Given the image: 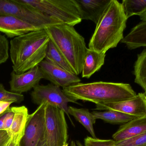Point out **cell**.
Masks as SVG:
<instances>
[{
	"instance_id": "cell-1",
	"label": "cell",
	"mask_w": 146,
	"mask_h": 146,
	"mask_svg": "<svg viewBox=\"0 0 146 146\" xmlns=\"http://www.w3.org/2000/svg\"><path fill=\"white\" fill-rule=\"evenodd\" d=\"M50 41L45 29L31 32L11 39L9 51L13 71L21 74L38 66L45 59Z\"/></svg>"
},
{
	"instance_id": "cell-2",
	"label": "cell",
	"mask_w": 146,
	"mask_h": 146,
	"mask_svg": "<svg viewBox=\"0 0 146 146\" xmlns=\"http://www.w3.org/2000/svg\"><path fill=\"white\" fill-rule=\"evenodd\" d=\"M127 19L121 3L117 0H111L96 24L88 49L106 53L110 49L116 47L124 37Z\"/></svg>"
},
{
	"instance_id": "cell-3",
	"label": "cell",
	"mask_w": 146,
	"mask_h": 146,
	"mask_svg": "<svg viewBox=\"0 0 146 146\" xmlns=\"http://www.w3.org/2000/svg\"><path fill=\"white\" fill-rule=\"evenodd\" d=\"M69 98L92 102L95 104L129 100L137 96L129 84L114 82L79 83L62 90Z\"/></svg>"
},
{
	"instance_id": "cell-4",
	"label": "cell",
	"mask_w": 146,
	"mask_h": 146,
	"mask_svg": "<svg viewBox=\"0 0 146 146\" xmlns=\"http://www.w3.org/2000/svg\"><path fill=\"white\" fill-rule=\"evenodd\" d=\"M44 29L74 73L77 75L81 73L88 49L84 38L74 27L66 24L54 25Z\"/></svg>"
},
{
	"instance_id": "cell-5",
	"label": "cell",
	"mask_w": 146,
	"mask_h": 146,
	"mask_svg": "<svg viewBox=\"0 0 146 146\" xmlns=\"http://www.w3.org/2000/svg\"><path fill=\"white\" fill-rule=\"evenodd\" d=\"M63 24L74 26L81 22L75 0H20Z\"/></svg>"
},
{
	"instance_id": "cell-6",
	"label": "cell",
	"mask_w": 146,
	"mask_h": 146,
	"mask_svg": "<svg viewBox=\"0 0 146 146\" xmlns=\"http://www.w3.org/2000/svg\"><path fill=\"white\" fill-rule=\"evenodd\" d=\"M0 13L14 16L40 29L63 24L20 0H0Z\"/></svg>"
},
{
	"instance_id": "cell-7",
	"label": "cell",
	"mask_w": 146,
	"mask_h": 146,
	"mask_svg": "<svg viewBox=\"0 0 146 146\" xmlns=\"http://www.w3.org/2000/svg\"><path fill=\"white\" fill-rule=\"evenodd\" d=\"M46 139L47 146H62L68 139L65 113L60 109L46 103Z\"/></svg>"
},
{
	"instance_id": "cell-8",
	"label": "cell",
	"mask_w": 146,
	"mask_h": 146,
	"mask_svg": "<svg viewBox=\"0 0 146 146\" xmlns=\"http://www.w3.org/2000/svg\"><path fill=\"white\" fill-rule=\"evenodd\" d=\"M31 96L33 103L40 105L43 103L56 107L63 111L66 114L73 124L68 114V104L69 103L80 104L68 97L60 88L52 84L36 86L33 88Z\"/></svg>"
},
{
	"instance_id": "cell-9",
	"label": "cell",
	"mask_w": 146,
	"mask_h": 146,
	"mask_svg": "<svg viewBox=\"0 0 146 146\" xmlns=\"http://www.w3.org/2000/svg\"><path fill=\"white\" fill-rule=\"evenodd\" d=\"M45 108L46 103H43L33 113L28 115L19 146H37L46 139Z\"/></svg>"
},
{
	"instance_id": "cell-10",
	"label": "cell",
	"mask_w": 146,
	"mask_h": 146,
	"mask_svg": "<svg viewBox=\"0 0 146 146\" xmlns=\"http://www.w3.org/2000/svg\"><path fill=\"white\" fill-rule=\"evenodd\" d=\"M38 66L43 79L59 87L64 89L80 83V79L75 74L47 61L45 59Z\"/></svg>"
},
{
	"instance_id": "cell-11",
	"label": "cell",
	"mask_w": 146,
	"mask_h": 146,
	"mask_svg": "<svg viewBox=\"0 0 146 146\" xmlns=\"http://www.w3.org/2000/svg\"><path fill=\"white\" fill-rule=\"evenodd\" d=\"M42 79L43 77L39 66L21 74H17L13 71L9 81L10 91L19 94L26 92L38 85Z\"/></svg>"
},
{
	"instance_id": "cell-12",
	"label": "cell",
	"mask_w": 146,
	"mask_h": 146,
	"mask_svg": "<svg viewBox=\"0 0 146 146\" xmlns=\"http://www.w3.org/2000/svg\"><path fill=\"white\" fill-rule=\"evenodd\" d=\"M96 105L95 110L97 111H115L137 117L145 115V104L140 93L132 99L97 104Z\"/></svg>"
},
{
	"instance_id": "cell-13",
	"label": "cell",
	"mask_w": 146,
	"mask_h": 146,
	"mask_svg": "<svg viewBox=\"0 0 146 146\" xmlns=\"http://www.w3.org/2000/svg\"><path fill=\"white\" fill-rule=\"evenodd\" d=\"M42 30L18 18L0 13V32L8 37L15 38L31 32Z\"/></svg>"
},
{
	"instance_id": "cell-14",
	"label": "cell",
	"mask_w": 146,
	"mask_h": 146,
	"mask_svg": "<svg viewBox=\"0 0 146 146\" xmlns=\"http://www.w3.org/2000/svg\"><path fill=\"white\" fill-rule=\"evenodd\" d=\"M111 0H75L82 19L97 24Z\"/></svg>"
},
{
	"instance_id": "cell-15",
	"label": "cell",
	"mask_w": 146,
	"mask_h": 146,
	"mask_svg": "<svg viewBox=\"0 0 146 146\" xmlns=\"http://www.w3.org/2000/svg\"><path fill=\"white\" fill-rule=\"evenodd\" d=\"M146 131V116L138 117L123 124L112 135L116 142L130 139Z\"/></svg>"
},
{
	"instance_id": "cell-16",
	"label": "cell",
	"mask_w": 146,
	"mask_h": 146,
	"mask_svg": "<svg viewBox=\"0 0 146 146\" xmlns=\"http://www.w3.org/2000/svg\"><path fill=\"white\" fill-rule=\"evenodd\" d=\"M12 108L14 113L13 119L11 127L7 132L10 139L20 143L25 133L29 115L28 109L25 106Z\"/></svg>"
},
{
	"instance_id": "cell-17",
	"label": "cell",
	"mask_w": 146,
	"mask_h": 146,
	"mask_svg": "<svg viewBox=\"0 0 146 146\" xmlns=\"http://www.w3.org/2000/svg\"><path fill=\"white\" fill-rule=\"evenodd\" d=\"M106 53L98 52L88 48L82 72V78L89 79L102 67L105 63Z\"/></svg>"
},
{
	"instance_id": "cell-18",
	"label": "cell",
	"mask_w": 146,
	"mask_h": 146,
	"mask_svg": "<svg viewBox=\"0 0 146 146\" xmlns=\"http://www.w3.org/2000/svg\"><path fill=\"white\" fill-rule=\"evenodd\" d=\"M121 42L130 50L146 47V21H141L134 27Z\"/></svg>"
},
{
	"instance_id": "cell-19",
	"label": "cell",
	"mask_w": 146,
	"mask_h": 146,
	"mask_svg": "<svg viewBox=\"0 0 146 146\" xmlns=\"http://www.w3.org/2000/svg\"><path fill=\"white\" fill-rule=\"evenodd\" d=\"M68 114L73 116L76 121L80 123L94 139L97 138L94 132V125L96 119L92 113L86 109H78L72 106L68 107Z\"/></svg>"
},
{
	"instance_id": "cell-20",
	"label": "cell",
	"mask_w": 146,
	"mask_h": 146,
	"mask_svg": "<svg viewBox=\"0 0 146 146\" xmlns=\"http://www.w3.org/2000/svg\"><path fill=\"white\" fill-rule=\"evenodd\" d=\"M92 113L96 120L101 119L105 122L114 124H124L138 117L115 111H94Z\"/></svg>"
},
{
	"instance_id": "cell-21",
	"label": "cell",
	"mask_w": 146,
	"mask_h": 146,
	"mask_svg": "<svg viewBox=\"0 0 146 146\" xmlns=\"http://www.w3.org/2000/svg\"><path fill=\"white\" fill-rule=\"evenodd\" d=\"M44 59L47 61L74 73L72 69L65 57L50 40L48 44Z\"/></svg>"
},
{
	"instance_id": "cell-22",
	"label": "cell",
	"mask_w": 146,
	"mask_h": 146,
	"mask_svg": "<svg viewBox=\"0 0 146 146\" xmlns=\"http://www.w3.org/2000/svg\"><path fill=\"white\" fill-rule=\"evenodd\" d=\"M135 82L146 91V49L138 54L134 67Z\"/></svg>"
},
{
	"instance_id": "cell-23",
	"label": "cell",
	"mask_w": 146,
	"mask_h": 146,
	"mask_svg": "<svg viewBox=\"0 0 146 146\" xmlns=\"http://www.w3.org/2000/svg\"><path fill=\"white\" fill-rule=\"evenodd\" d=\"M122 5L126 18L141 15L146 11V0H123Z\"/></svg>"
},
{
	"instance_id": "cell-24",
	"label": "cell",
	"mask_w": 146,
	"mask_h": 146,
	"mask_svg": "<svg viewBox=\"0 0 146 146\" xmlns=\"http://www.w3.org/2000/svg\"><path fill=\"white\" fill-rule=\"evenodd\" d=\"M24 100V95L7 91L3 85L0 83V102L7 101L12 103H20Z\"/></svg>"
},
{
	"instance_id": "cell-25",
	"label": "cell",
	"mask_w": 146,
	"mask_h": 146,
	"mask_svg": "<svg viewBox=\"0 0 146 146\" xmlns=\"http://www.w3.org/2000/svg\"><path fill=\"white\" fill-rule=\"evenodd\" d=\"M116 145L117 146H146V131L130 139L116 142Z\"/></svg>"
},
{
	"instance_id": "cell-26",
	"label": "cell",
	"mask_w": 146,
	"mask_h": 146,
	"mask_svg": "<svg viewBox=\"0 0 146 146\" xmlns=\"http://www.w3.org/2000/svg\"><path fill=\"white\" fill-rule=\"evenodd\" d=\"M85 146H117L114 140L100 139L87 137L84 139Z\"/></svg>"
},
{
	"instance_id": "cell-27",
	"label": "cell",
	"mask_w": 146,
	"mask_h": 146,
	"mask_svg": "<svg viewBox=\"0 0 146 146\" xmlns=\"http://www.w3.org/2000/svg\"><path fill=\"white\" fill-rule=\"evenodd\" d=\"M8 40L4 35L0 34V64L5 63L9 57Z\"/></svg>"
},
{
	"instance_id": "cell-28",
	"label": "cell",
	"mask_w": 146,
	"mask_h": 146,
	"mask_svg": "<svg viewBox=\"0 0 146 146\" xmlns=\"http://www.w3.org/2000/svg\"><path fill=\"white\" fill-rule=\"evenodd\" d=\"M10 139L7 131L0 130V146H6Z\"/></svg>"
},
{
	"instance_id": "cell-29",
	"label": "cell",
	"mask_w": 146,
	"mask_h": 146,
	"mask_svg": "<svg viewBox=\"0 0 146 146\" xmlns=\"http://www.w3.org/2000/svg\"><path fill=\"white\" fill-rule=\"evenodd\" d=\"M10 111L11 108H9L5 112L0 115V130H4V123Z\"/></svg>"
},
{
	"instance_id": "cell-30",
	"label": "cell",
	"mask_w": 146,
	"mask_h": 146,
	"mask_svg": "<svg viewBox=\"0 0 146 146\" xmlns=\"http://www.w3.org/2000/svg\"><path fill=\"white\" fill-rule=\"evenodd\" d=\"M13 103L7 101L0 102V115L5 112L10 107V105Z\"/></svg>"
},
{
	"instance_id": "cell-31",
	"label": "cell",
	"mask_w": 146,
	"mask_h": 146,
	"mask_svg": "<svg viewBox=\"0 0 146 146\" xmlns=\"http://www.w3.org/2000/svg\"><path fill=\"white\" fill-rule=\"evenodd\" d=\"M19 143L15 142L12 139H10V140L6 146H19Z\"/></svg>"
},
{
	"instance_id": "cell-32",
	"label": "cell",
	"mask_w": 146,
	"mask_h": 146,
	"mask_svg": "<svg viewBox=\"0 0 146 146\" xmlns=\"http://www.w3.org/2000/svg\"><path fill=\"white\" fill-rule=\"evenodd\" d=\"M142 99H143V102L145 104V115L146 116V94L145 93H140Z\"/></svg>"
},
{
	"instance_id": "cell-33",
	"label": "cell",
	"mask_w": 146,
	"mask_h": 146,
	"mask_svg": "<svg viewBox=\"0 0 146 146\" xmlns=\"http://www.w3.org/2000/svg\"><path fill=\"white\" fill-rule=\"evenodd\" d=\"M37 146H47V142H46V139L42 141L40 143L38 144Z\"/></svg>"
},
{
	"instance_id": "cell-34",
	"label": "cell",
	"mask_w": 146,
	"mask_h": 146,
	"mask_svg": "<svg viewBox=\"0 0 146 146\" xmlns=\"http://www.w3.org/2000/svg\"><path fill=\"white\" fill-rule=\"evenodd\" d=\"M141 21H146V11L139 16Z\"/></svg>"
},
{
	"instance_id": "cell-35",
	"label": "cell",
	"mask_w": 146,
	"mask_h": 146,
	"mask_svg": "<svg viewBox=\"0 0 146 146\" xmlns=\"http://www.w3.org/2000/svg\"><path fill=\"white\" fill-rule=\"evenodd\" d=\"M76 145L77 146H85L83 145L80 141H77L76 142Z\"/></svg>"
},
{
	"instance_id": "cell-36",
	"label": "cell",
	"mask_w": 146,
	"mask_h": 146,
	"mask_svg": "<svg viewBox=\"0 0 146 146\" xmlns=\"http://www.w3.org/2000/svg\"><path fill=\"white\" fill-rule=\"evenodd\" d=\"M70 146H77V145H76V142H75L74 141H71V144H70Z\"/></svg>"
},
{
	"instance_id": "cell-37",
	"label": "cell",
	"mask_w": 146,
	"mask_h": 146,
	"mask_svg": "<svg viewBox=\"0 0 146 146\" xmlns=\"http://www.w3.org/2000/svg\"><path fill=\"white\" fill-rule=\"evenodd\" d=\"M68 146V143H66V144L62 146Z\"/></svg>"
},
{
	"instance_id": "cell-38",
	"label": "cell",
	"mask_w": 146,
	"mask_h": 146,
	"mask_svg": "<svg viewBox=\"0 0 146 146\" xmlns=\"http://www.w3.org/2000/svg\"><path fill=\"white\" fill-rule=\"evenodd\" d=\"M145 93H146V92H145Z\"/></svg>"
}]
</instances>
